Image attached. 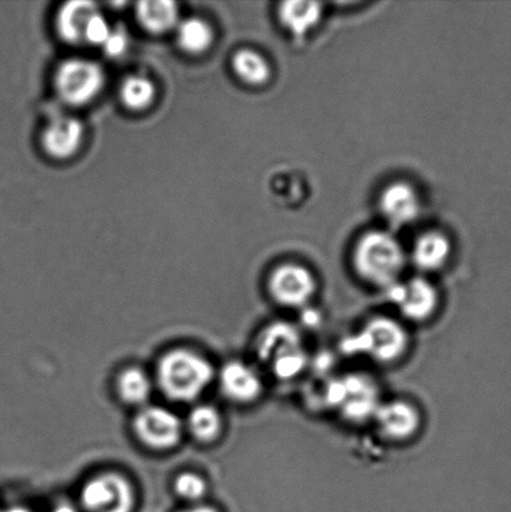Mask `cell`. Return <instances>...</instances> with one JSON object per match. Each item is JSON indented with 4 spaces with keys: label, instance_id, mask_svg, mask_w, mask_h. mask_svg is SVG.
<instances>
[{
    "label": "cell",
    "instance_id": "3",
    "mask_svg": "<svg viewBox=\"0 0 511 512\" xmlns=\"http://www.w3.org/2000/svg\"><path fill=\"white\" fill-rule=\"evenodd\" d=\"M409 344V333L403 323L389 316H375L344 341V350L373 363L390 365L407 354Z\"/></svg>",
    "mask_w": 511,
    "mask_h": 512
},
{
    "label": "cell",
    "instance_id": "12",
    "mask_svg": "<svg viewBox=\"0 0 511 512\" xmlns=\"http://www.w3.org/2000/svg\"><path fill=\"white\" fill-rule=\"evenodd\" d=\"M220 393L230 403L250 405L263 395L264 381L259 371L242 360H230L218 374Z\"/></svg>",
    "mask_w": 511,
    "mask_h": 512
},
{
    "label": "cell",
    "instance_id": "7",
    "mask_svg": "<svg viewBox=\"0 0 511 512\" xmlns=\"http://www.w3.org/2000/svg\"><path fill=\"white\" fill-rule=\"evenodd\" d=\"M133 433L144 448L169 451L177 448L182 441L184 424L172 410L147 405L134 416Z\"/></svg>",
    "mask_w": 511,
    "mask_h": 512
},
{
    "label": "cell",
    "instance_id": "21",
    "mask_svg": "<svg viewBox=\"0 0 511 512\" xmlns=\"http://www.w3.org/2000/svg\"><path fill=\"white\" fill-rule=\"evenodd\" d=\"M233 68L243 82L250 85H262L270 78L267 59L254 50H240L233 58Z\"/></svg>",
    "mask_w": 511,
    "mask_h": 512
},
{
    "label": "cell",
    "instance_id": "23",
    "mask_svg": "<svg viewBox=\"0 0 511 512\" xmlns=\"http://www.w3.org/2000/svg\"><path fill=\"white\" fill-rule=\"evenodd\" d=\"M173 489L179 499L198 503L207 496L209 486L202 475L194 471H183L174 479Z\"/></svg>",
    "mask_w": 511,
    "mask_h": 512
},
{
    "label": "cell",
    "instance_id": "25",
    "mask_svg": "<svg viewBox=\"0 0 511 512\" xmlns=\"http://www.w3.org/2000/svg\"><path fill=\"white\" fill-rule=\"evenodd\" d=\"M110 30L112 28H110L107 19L98 12L90 19L87 30H85L84 42L103 45L109 37Z\"/></svg>",
    "mask_w": 511,
    "mask_h": 512
},
{
    "label": "cell",
    "instance_id": "5",
    "mask_svg": "<svg viewBox=\"0 0 511 512\" xmlns=\"http://www.w3.org/2000/svg\"><path fill=\"white\" fill-rule=\"evenodd\" d=\"M325 400L334 413L350 423L373 420L383 403L379 386L365 374H345L332 380L325 391Z\"/></svg>",
    "mask_w": 511,
    "mask_h": 512
},
{
    "label": "cell",
    "instance_id": "18",
    "mask_svg": "<svg viewBox=\"0 0 511 512\" xmlns=\"http://www.w3.org/2000/svg\"><path fill=\"white\" fill-rule=\"evenodd\" d=\"M322 12L318 2H284L279 5L278 17L288 32L303 38L319 23Z\"/></svg>",
    "mask_w": 511,
    "mask_h": 512
},
{
    "label": "cell",
    "instance_id": "28",
    "mask_svg": "<svg viewBox=\"0 0 511 512\" xmlns=\"http://www.w3.org/2000/svg\"><path fill=\"white\" fill-rule=\"evenodd\" d=\"M52 512H77L70 505H59L58 508H55Z\"/></svg>",
    "mask_w": 511,
    "mask_h": 512
},
{
    "label": "cell",
    "instance_id": "6",
    "mask_svg": "<svg viewBox=\"0 0 511 512\" xmlns=\"http://www.w3.org/2000/svg\"><path fill=\"white\" fill-rule=\"evenodd\" d=\"M79 500L85 512H133L137 491L127 476L103 471L85 481Z\"/></svg>",
    "mask_w": 511,
    "mask_h": 512
},
{
    "label": "cell",
    "instance_id": "17",
    "mask_svg": "<svg viewBox=\"0 0 511 512\" xmlns=\"http://www.w3.org/2000/svg\"><path fill=\"white\" fill-rule=\"evenodd\" d=\"M98 13L97 5L84 0L65 3L59 10L57 27L62 38L69 43L84 42L90 19Z\"/></svg>",
    "mask_w": 511,
    "mask_h": 512
},
{
    "label": "cell",
    "instance_id": "19",
    "mask_svg": "<svg viewBox=\"0 0 511 512\" xmlns=\"http://www.w3.org/2000/svg\"><path fill=\"white\" fill-rule=\"evenodd\" d=\"M187 429L198 443L213 444L223 434V416L213 405H197L188 415Z\"/></svg>",
    "mask_w": 511,
    "mask_h": 512
},
{
    "label": "cell",
    "instance_id": "14",
    "mask_svg": "<svg viewBox=\"0 0 511 512\" xmlns=\"http://www.w3.org/2000/svg\"><path fill=\"white\" fill-rule=\"evenodd\" d=\"M83 138V125L78 119L60 117L54 119L43 133L45 152L54 158L70 157L79 148Z\"/></svg>",
    "mask_w": 511,
    "mask_h": 512
},
{
    "label": "cell",
    "instance_id": "26",
    "mask_svg": "<svg viewBox=\"0 0 511 512\" xmlns=\"http://www.w3.org/2000/svg\"><path fill=\"white\" fill-rule=\"evenodd\" d=\"M129 44V37L125 29L122 27L112 28L110 30L109 37L103 44L104 52L109 57H119L125 50H127Z\"/></svg>",
    "mask_w": 511,
    "mask_h": 512
},
{
    "label": "cell",
    "instance_id": "24",
    "mask_svg": "<svg viewBox=\"0 0 511 512\" xmlns=\"http://www.w3.org/2000/svg\"><path fill=\"white\" fill-rule=\"evenodd\" d=\"M154 87L149 79L143 77H130L122 85V99L127 107L143 109L152 103Z\"/></svg>",
    "mask_w": 511,
    "mask_h": 512
},
{
    "label": "cell",
    "instance_id": "11",
    "mask_svg": "<svg viewBox=\"0 0 511 512\" xmlns=\"http://www.w3.org/2000/svg\"><path fill=\"white\" fill-rule=\"evenodd\" d=\"M373 421L383 438L392 443L412 440L423 424L422 414L417 406L402 399L383 401Z\"/></svg>",
    "mask_w": 511,
    "mask_h": 512
},
{
    "label": "cell",
    "instance_id": "22",
    "mask_svg": "<svg viewBox=\"0 0 511 512\" xmlns=\"http://www.w3.org/2000/svg\"><path fill=\"white\" fill-rule=\"evenodd\" d=\"M178 43L185 52L200 53L207 49L212 43V29L202 19H185L179 24Z\"/></svg>",
    "mask_w": 511,
    "mask_h": 512
},
{
    "label": "cell",
    "instance_id": "15",
    "mask_svg": "<svg viewBox=\"0 0 511 512\" xmlns=\"http://www.w3.org/2000/svg\"><path fill=\"white\" fill-rule=\"evenodd\" d=\"M115 393L123 404L142 409L153 393V381L142 368L128 366L115 379Z\"/></svg>",
    "mask_w": 511,
    "mask_h": 512
},
{
    "label": "cell",
    "instance_id": "16",
    "mask_svg": "<svg viewBox=\"0 0 511 512\" xmlns=\"http://www.w3.org/2000/svg\"><path fill=\"white\" fill-rule=\"evenodd\" d=\"M452 247L445 235L430 232L422 235L414 245L412 259L415 266L424 273H433L448 263Z\"/></svg>",
    "mask_w": 511,
    "mask_h": 512
},
{
    "label": "cell",
    "instance_id": "27",
    "mask_svg": "<svg viewBox=\"0 0 511 512\" xmlns=\"http://www.w3.org/2000/svg\"><path fill=\"white\" fill-rule=\"evenodd\" d=\"M179 512H220V511L217 508H214V506L193 505V506H189V508L184 509Z\"/></svg>",
    "mask_w": 511,
    "mask_h": 512
},
{
    "label": "cell",
    "instance_id": "8",
    "mask_svg": "<svg viewBox=\"0 0 511 512\" xmlns=\"http://www.w3.org/2000/svg\"><path fill=\"white\" fill-rule=\"evenodd\" d=\"M385 291L400 315L412 323H424L437 313L440 301L438 290L423 276L398 281Z\"/></svg>",
    "mask_w": 511,
    "mask_h": 512
},
{
    "label": "cell",
    "instance_id": "20",
    "mask_svg": "<svg viewBox=\"0 0 511 512\" xmlns=\"http://www.w3.org/2000/svg\"><path fill=\"white\" fill-rule=\"evenodd\" d=\"M139 22L152 33H164L178 20L177 4L170 0H147L137 8Z\"/></svg>",
    "mask_w": 511,
    "mask_h": 512
},
{
    "label": "cell",
    "instance_id": "4",
    "mask_svg": "<svg viewBox=\"0 0 511 512\" xmlns=\"http://www.w3.org/2000/svg\"><path fill=\"white\" fill-rule=\"evenodd\" d=\"M260 361L278 379H294L307 365V351L299 330L287 323L270 324L260 333L257 341Z\"/></svg>",
    "mask_w": 511,
    "mask_h": 512
},
{
    "label": "cell",
    "instance_id": "9",
    "mask_svg": "<svg viewBox=\"0 0 511 512\" xmlns=\"http://www.w3.org/2000/svg\"><path fill=\"white\" fill-rule=\"evenodd\" d=\"M104 73L97 63L85 59H70L60 65L55 75V87L64 102L80 105L100 92Z\"/></svg>",
    "mask_w": 511,
    "mask_h": 512
},
{
    "label": "cell",
    "instance_id": "1",
    "mask_svg": "<svg viewBox=\"0 0 511 512\" xmlns=\"http://www.w3.org/2000/svg\"><path fill=\"white\" fill-rule=\"evenodd\" d=\"M214 379L213 364L193 349L165 351L155 366V383L165 398L174 403H193L207 391Z\"/></svg>",
    "mask_w": 511,
    "mask_h": 512
},
{
    "label": "cell",
    "instance_id": "10",
    "mask_svg": "<svg viewBox=\"0 0 511 512\" xmlns=\"http://www.w3.org/2000/svg\"><path fill=\"white\" fill-rule=\"evenodd\" d=\"M268 290L275 303L283 308L303 309L317 293V281L305 266L283 264L270 274Z\"/></svg>",
    "mask_w": 511,
    "mask_h": 512
},
{
    "label": "cell",
    "instance_id": "2",
    "mask_svg": "<svg viewBox=\"0 0 511 512\" xmlns=\"http://www.w3.org/2000/svg\"><path fill=\"white\" fill-rule=\"evenodd\" d=\"M353 264L365 283L387 290L400 281L407 256L392 234L370 232L355 247Z\"/></svg>",
    "mask_w": 511,
    "mask_h": 512
},
{
    "label": "cell",
    "instance_id": "13",
    "mask_svg": "<svg viewBox=\"0 0 511 512\" xmlns=\"http://www.w3.org/2000/svg\"><path fill=\"white\" fill-rule=\"evenodd\" d=\"M380 208L393 227L402 228L418 218L420 203L418 194L409 184L395 183L384 190Z\"/></svg>",
    "mask_w": 511,
    "mask_h": 512
}]
</instances>
